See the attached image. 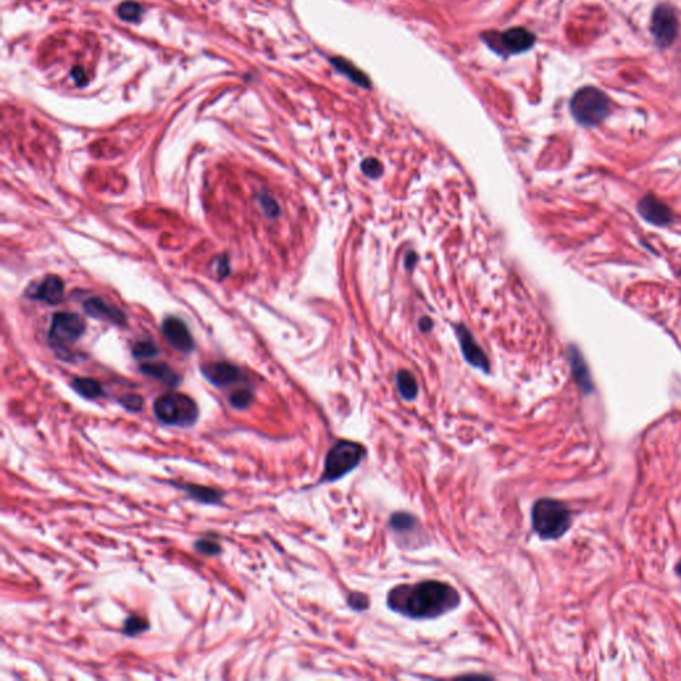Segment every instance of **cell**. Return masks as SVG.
<instances>
[{
    "label": "cell",
    "instance_id": "cell-1",
    "mask_svg": "<svg viewBox=\"0 0 681 681\" xmlns=\"http://www.w3.org/2000/svg\"><path fill=\"white\" fill-rule=\"evenodd\" d=\"M459 604L458 591L438 580L397 586L387 593L389 608L411 619H435L455 610Z\"/></svg>",
    "mask_w": 681,
    "mask_h": 681
},
{
    "label": "cell",
    "instance_id": "cell-2",
    "mask_svg": "<svg viewBox=\"0 0 681 681\" xmlns=\"http://www.w3.org/2000/svg\"><path fill=\"white\" fill-rule=\"evenodd\" d=\"M532 529L542 539H559L571 524V512L565 503L555 499H539L531 512Z\"/></svg>",
    "mask_w": 681,
    "mask_h": 681
},
{
    "label": "cell",
    "instance_id": "cell-3",
    "mask_svg": "<svg viewBox=\"0 0 681 681\" xmlns=\"http://www.w3.org/2000/svg\"><path fill=\"white\" fill-rule=\"evenodd\" d=\"M153 413L164 425L192 428L198 419V406L186 394L167 393L153 404Z\"/></svg>",
    "mask_w": 681,
    "mask_h": 681
},
{
    "label": "cell",
    "instance_id": "cell-4",
    "mask_svg": "<svg viewBox=\"0 0 681 681\" xmlns=\"http://www.w3.org/2000/svg\"><path fill=\"white\" fill-rule=\"evenodd\" d=\"M569 108L579 124L596 127L611 114L612 105L610 97L601 90L583 87L572 96Z\"/></svg>",
    "mask_w": 681,
    "mask_h": 681
},
{
    "label": "cell",
    "instance_id": "cell-5",
    "mask_svg": "<svg viewBox=\"0 0 681 681\" xmlns=\"http://www.w3.org/2000/svg\"><path fill=\"white\" fill-rule=\"evenodd\" d=\"M366 455L365 447L353 440H338L327 451L321 482H335L351 473Z\"/></svg>",
    "mask_w": 681,
    "mask_h": 681
},
{
    "label": "cell",
    "instance_id": "cell-6",
    "mask_svg": "<svg viewBox=\"0 0 681 681\" xmlns=\"http://www.w3.org/2000/svg\"><path fill=\"white\" fill-rule=\"evenodd\" d=\"M651 32L658 47H670L679 34V19L670 4H660L652 13Z\"/></svg>",
    "mask_w": 681,
    "mask_h": 681
},
{
    "label": "cell",
    "instance_id": "cell-7",
    "mask_svg": "<svg viewBox=\"0 0 681 681\" xmlns=\"http://www.w3.org/2000/svg\"><path fill=\"white\" fill-rule=\"evenodd\" d=\"M85 330V323L79 314L59 312L52 317L48 337L58 344H70L80 338Z\"/></svg>",
    "mask_w": 681,
    "mask_h": 681
},
{
    "label": "cell",
    "instance_id": "cell-8",
    "mask_svg": "<svg viewBox=\"0 0 681 681\" xmlns=\"http://www.w3.org/2000/svg\"><path fill=\"white\" fill-rule=\"evenodd\" d=\"M201 374L216 387H225L243 380V371L228 362L205 363L201 366Z\"/></svg>",
    "mask_w": 681,
    "mask_h": 681
},
{
    "label": "cell",
    "instance_id": "cell-9",
    "mask_svg": "<svg viewBox=\"0 0 681 681\" xmlns=\"http://www.w3.org/2000/svg\"><path fill=\"white\" fill-rule=\"evenodd\" d=\"M162 335L165 339L171 344V346L179 350L180 353H191L193 350V338L180 318L168 317L162 323Z\"/></svg>",
    "mask_w": 681,
    "mask_h": 681
},
{
    "label": "cell",
    "instance_id": "cell-10",
    "mask_svg": "<svg viewBox=\"0 0 681 681\" xmlns=\"http://www.w3.org/2000/svg\"><path fill=\"white\" fill-rule=\"evenodd\" d=\"M497 42V44L494 46L497 51H505L507 54H520L534 46L535 36L526 28L515 27L498 35Z\"/></svg>",
    "mask_w": 681,
    "mask_h": 681
},
{
    "label": "cell",
    "instance_id": "cell-11",
    "mask_svg": "<svg viewBox=\"0 0 681 681\" xmlns=\"http://www.w3.org/2000/svg\"><path fill=\"white\" fill-rule=\"evenodd\" d=\"M455 332H457V335H458V339H459V344H461V349H462L463 357L464 359L473 365L474 368L476 369H481L485 373H488L490 371V362L488 359L486 357L483 350L479 347V345L475 342V339L473 338L471 333L462 326H457L455 327Z\"/></svg>",
    "mask_w": 681,
    "mask_h": 681
},
{
    "label": "cell",
    "instance_id": "cell-12",
    "mask_svg": "<svg viewBox=\"0 0 681 681\" xmlns=\"http://www.w3.org/2000/svg\"><path fill=\"white\" fill-rule=\"evenodd\" d=\"M637 212L646 221L658 227L668 225L673 219L670 207L652 195H648L640 200Z\"/></svg>",
    "mask_w": 681,
    "mask_h": 681
},
{
    "label": "cell",
    "instance_id": "cell-13",
    "mask_svg": "<svg viewBox=\"0 0 681 681\" xmlns=\"http://www.w3.org/2000/svg\"><path fill=\"white\" fill-rule=\"evenodd\" d=\"M28 296L34 300L43 301L48 305H56L63 300L64 282L58 276H47L31 291H28Z\"/></svg>",
    "mask_w": 681,
    "mask_h": 681
},
{
    "label": "cell",
    "instance_id": "cell-14",
    "mask_svg": "<svg viewBox=\"0 0 681 681\" xmlns=\"http://www.w3.org/2000/svg\"><path fill=\"white\" fill-rule=\"evenodd\" d=\"M83 308H84V312L92 318L103 320V321L116 323V325H124L127 323L124 313L121 312L119 308L105 302L104 300H102L99 297H92V299L85 301Z\"/></svg>",
    "mask_w": 681,
    "mask_h": 681
},
{
    "label": "cell",
    "instance_id": "cell-15",
    "mask_svg": "<svg viewBox=\"0 0 681 681\" xmlns=\"http://www.w3.org/2000/svg\"><path fill=\"white\" fill-rule=\"evenodd\" d=\"M568 354H569V363H571L572 374H574V378L579 385V387L584 393H591L593 390V383L591 380V374H589L587 363L583 358V354L580 353V350L575 345L569 346Z\"/></svg>",
    "mask_w": 681,
    "mask_h": 681
},
{
    "label": "cell",
    "instance_id": "cell-16",
    "mask_svg": "<svg viewBox=\"0 0 681 681\" xmlns=\"http://www.w3.org/2000/svg\"><path fill=\"white\" fill-rule=\"evenodd\" d=\"M140 370L143 374L152 377L155 380H159L172 387L177 386L181 381L180 375L167 363H143L140 366Z\"/></svg>",
    "mask_w": 681,
    "mask_h": 681
},
{
    "label": "cell",
    "instance_id": "cell-17",
    "mask_svg": "<svg viewBox=\"0 0 681 681\" xmlns=\"http://www.w3.org/2000/svg\"><path fill=\"white\" fill-rule=\"evenodd\" d=\"M179 487H180L183 491H185L189 497L193 498L195 500H198V502L207 503V505H216V503H219V500L224 497L222 493H219V491L215 490V488L204 487V486L183 485L179 486Z\"/></svg>",
    "mask_w": 681,
    "mask_h": 681
},
{
    "label": "cell",
    "instance_id": "cell-18",
    "mask_svg": "<svg viewBox=\"0 0 681 681\" xmlns=\"http://www.w3.org/2000/svg\"><path fill=\"white\" fill-rule=\"evenodd\" d=\"M397 387H398V392L401 394V397L406 401H413V399H416V395H418L416 380L414 378V375L407 370L398 371Z\"/></svg>",
    "mask_w": 681,
    "mask_h": 681
},
{
    "label": "cell",
    "instance_id": "cell-19",
    "mask_svg": "<svg viewBox=\"0 0 681 681\" xmlns=\"http://www.w3.org/2000/svg\"><path fill=\"white\" fill-rule=\"evenodd\" d=\"M72 386L76 393L80 394L81 397L87 399H96L103 397L104 394L100 382L92 378H75L72 382Z\"/></svg>",
    "mask_w": 681,
    "mask_h": 681
},
{
    "label": "cell",
    "instance_id": "cell-20",
    "mask_svg": "<svg viewBox=\"0 0 681 681\" xmlns=\"http://www.w3.org/2000/svg\"><path fill=\"white\" fill-rule=\"evenodd\" d=\"M418 526V520L407 512H397L390 518V527L399 534L411 532Z\"/></svg>",
    "mask_w": 681,
    "mask_h": 681
},
{
    "label": "cell",
    "instance_id": "cell-21",
    "mask_svg": "<svg viewBox=\"0 0 681 681\" xmlns=\"http://www.w3.org/2000/svg\"><path fill=\"white\" fill-rule=\"evenodd\" d=\"M333 63H335V66L338 70L341 71L342 73H345V75L349 76L354 83H357V84L362 85V87H369L368 78H366L362 72H359L356 67H353L351 63H349V61L344 60V59H335Z\"/></svg>",
    "mask_w": 681,
    "mask_h": 681
},
{
    "label": "cell",
    "instance_id": "cell-22",
    "mask_svg": "<svg viewBox=\"0 0 681 681\" xmlns=\"http://www.w3.org/2000/svg\"><path fill=\"white\" fill-rule=\"evenodd\" d=\"M148 628H150V623L145 619H143L138 615H131L124 623L123 632L129 637H133L148 631Z\"/></svg>",
    "mask_w": 681,
    "mask_h": 681
},
{
    "label": "cell",
    "instance_id": "cell-23",
    "mask_svg": "<svg viewBox=\"0 0 681 681\" xmlns=\"http://www.w3.org/2000/svg\"><path fill=\"white\" fill-rule=\"evenodd\" d=\"M117 13L126 22H138L143 15V8L136 1H124L119 6Z\"/></svg>",
    "mask_w": 681,
    "mask_h": 681
},
{
    "label": "cell",
    "instance_id": "cell-24",
    "mask_svg": "<svg viewBox=\"0 0 681 681\" xmlns=\"http://www.w3.org/2000/svg\"><path fill=\"white\" fill-rule=\"evenodd\" d=\"M253 392L249 389H239L233 392L229 397V404L233 409H237V410H245L246 407L253 404Z\"/></svg>",
    "mask_w": 681,
    "mask_h": 681
},
{
    "label": "cell",
    "instance_id": "cell-25",
    "mask_svg": "<svg viewBox=\"0 0 681 681\" xmlns=\"http://www.w3.org/2000/svg\"><path fill=\"white\" fill-rule=\"evenodd\" d=\"M132 354L136 358H152V357H156L159 354V349L152 341L145 339V341H139V342L135 344V346L132 349Z\"/></svg>",
    "mask_w": 681,
    "mask_h": 681
},
{
    "label": "cell",
    "instance_id": "cell-26",
    "mask_svg": "<svg viewBox=\"0 0 681 681\" xmlns=\"http://www.w3.org/2000/svg\"><path fill=\"white\" fill-rule=\"evenodd\" d=\"M195 550L198 551L200 554L207 555V556H216V555L221 554V551H222L219 543L213 541V539H208V538H203V539L196 541Z\"/></svg>",
    "mask_w": 681,
    "mask_h": 681
},
{
    "label": "cell",
    "instance_id": "cell-27",
    "mask_svg": "<svg viewBox=\"0 0 681 681\" xmlns=\"http://www.w3.org/2000/svg\"><path fill=\"white\" fill-rule=\"evenodd\" d=\"M120 404L131 413H139L143 410L144 399L139 394H127L119 399Z\"/></svg>",
    "mask_w": 681,
    "mask_h": 681
},
{
    "label": "cell",
    "instance_id": "cell-28",
    "mask_svg": "<svg viewBox=\"0 0 681 681\" xmlns=\"http://www.w3.org/2000/svg\"><path fill=\"white\" fill-rule=\"evenodd\" d=\"M361 169L370 179H377L383 172V167H382L381 162H378L377 159H373V157L363 160L362 165H361Z\"/></svg>",
    "mask_w": 681,
    "mask_h": 681
},
{
    "label": "cell",
    "instance_id": "cell-29",
    "mask_svg": "<svg viewBox=\"0 0 681 681\" xmlns=\"http://www.w3.org/2000/svg\"><path fill=\"white\" fill-rule=\"evenodd\" d=\"M347 604H349L350 608H353V610H356V611H365V610L369 608V598H368L365 593L353 592V593H350L349 598H347Z\"/></svg>",
    "mask_w": 681,
    "mask_h": 681
},
{
    "label": "cell",
    "instance_id": "cell-30",
    "mask_svg": "<svg viewBox=\"0 0 681 681\" xmlns=\"http://www.w3.org/2000/svg\"><path fill=\"white\" fill-rule=\"evenodd\" d=\"M72 75H73V79L76 80V83H78V84H83V83L85 81V76H84V72H83V70H81V68H79V67L72 71Z\"/></svg>",
    "mask_w": 681,
    "mask_h": 681
},
{
    "label": "cell",
    "instance_id": "cell-31",
    "mask_svg": "<svg viewBox=\"0 0 681 681\" xmlns=\"http://www.w3.org/2000/svg\"><path fill=\"white\" fill-rule=\"evenodd\" d=\"M419 325H421V329L425 330V332H428V330L431 329V326H433V323H431V321H430L428 318H423Z\"/></svg>",
    "mask_w": 681,
    "mask_h": 681
},
{
    "label": "cell",
    "instance_id": "cell-32",
    "mask_svg": "<svg viewBox=\"0 0 681 681\" xmlns=\"http://www.w3.org/2000/svg\"><path fill=\"white\" fill-rule=\"evenodd\" d=\"M414 260H416V254L414 253L407 254V257H406V266L409 267V265L410 266L413 265V264L416 263Z\"/></svg>",
    "mask_w": 681,
    "mask_h": 681
},
{
    "label": "cell",
    "instance_id": "cell-33",
    "mask_svg": "<svg viewBox=\"0 0 681 681\" xmlns=\"http://www.w3.org/2000/svg\"><path fill=\"white\" fill-rule=\"evenodd\" d=\"M676 569H677V572H679V575L681 577V560L679 562V565H677V568H676Z\"/></svg>",
    "mask_w": 681,
    "mask_h": 681
}]
</instances>
